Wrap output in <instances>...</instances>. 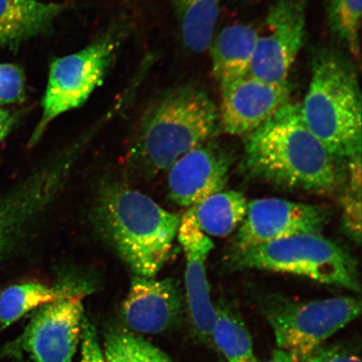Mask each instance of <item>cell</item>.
<instances>
[{"mask_svg": "<svg viewBox=\"0 0 362 362\" xmlns=\"http://www.w3.org/2000/svg\"><path fill=\"white\" fill-rule=\"evenodd\" d=\"M242 168L248 178L320 194L336 192L341 178L338 163L303 120L300 104L292 103L246 136Z\"/></svg>", "mask_w": 362, "mask_h": 362, "instance_id": "cell-1", "label": "cell"}, {"mask_svg": "<svg viewBox=\"0 0 362 362\" xmlns=\"http://www.w3.org/2000/svg\"><path fill=\"white\" fill-rule=\"evenodd\" d=\"M94 228L134 276L155 278L163 268L180 217L151 197L117 182L104 185L92 208Z\"/></svg>", "mask_w": 362, "mask_h": 362, "instance_id": "cell-2", "label": "cell"}, {"mask_svg": "<svg viewBox=\"0 0 362 362\" xmlns=\"http://www.w3.org/2000/svg\"><path fill=\"white\" fill-rule=\"evenodd\" d=\"M219 129L218 107L205 90L183 85L148 104L138 121L129 160L144 177L170 169Z\"/></svg>", "mask_w": 362, "mask_h": 362, "instance_id": "cell-3", "label": "cell"}, {"mask_svg": "<svg viewBox=\"0 0 362 362\" xmlns=\"http://www.w3.org/2000/svg\"><path fill=\"white\" fill-rule=\"evenodd\" d=\"M350 58L333 49L316 53L309 88L300 105L308 129L339 165L361 153V92Z\"/></svg>", "mask_w": 362, "mask_h": 362, "instance_id": "cell-4", "label": "cell"}, {"mask_svg": "<svg viewBox=\"0 0 362 362\" xmlns=\"http://www.w3.org/2000/svg\"><path fill=\"white\" fill-rule=\"evenodd\" d=\"M81 140L47 158L0 196V265L24 247L66 191L83 155Z\"/></svg>", "mask_w": 362, "mask_h": 362, "instance_id": "cell-5", "label": "cell"}, {"mask_svg": "<svg viewBox=\"0 0 362 362\" xmlns=\"http://www.w3.org/2000/svg\"><path fill=\"white\" fill-rule=\"evenodd\" d=\"M235 269L262 270L300 276L359 293L356 264L346 249L320 234L307 233L279 240L232 255Z\"/></svg>", "mask_w": 362, "mask_h": 362, "instance_id": "cell-6", "label": "cell"}, {"mask_svg": "<svg viewBox=\"0 0 362 362\" xmlns=\"http://www.w3.org/2000/svg\"><path fill=\"white\" fill-rule=\"evenodd\" d=\"M262 315L273 330L278 349L300 362L361 315L354 296L298 301L278 293L261 294Z\"/></svg>", "mask_w": 362, "mask_h": 362, "instance_id": "cell-7", "label": "cell"}, {"mask_svg": "<svg viewBox=\"0 0 362 362\" xmlns=\"http://www.w3.org/2000/svg\"><path fill=\"white\" fill-rule=\"evenodd\" d=\"M123 31L113 28L81 51L55 59L49 66L42 101V115L29 146L42 138L58 116L83 106L103 83L123 40Z\"/></svg>", "mask_w": 362, "mask_h": 362, "instance_id": "cell-8", "label": "cell"}, {"mask_svg": "<svg viewBox=\"0 0 362 362\" xmlns=\"http://www.w3.org/2000/svg\"><path fill=\"white\" fill-rule=\"evenodd\" d=\"M83 297L66 298L35 310L11 347L16 362H72L86 318Z\"/></svg>", "mask_w": 362, "mask_h": 362, "instance_id": "cell-9", "label": "cell"}, {"mask_svg": "<svg viewBox=\"0 0 362 362\" xmlns=\"http://www.w3.org/2000/svg\"><path fill=\"white\" fill-rule=\"evenodd\" d=\"M307 0H275L257 29L250 74L271 83L288 81L305 43Z\"/></svg>", "mask_w": 362, "mask_h": 362, "instance_id": "cell-10", "label": "cell"}, {"mask_svg": "<svg viewBox=\"0 0 362 362\" xmlns=\"http://www.w3.org/2000/svg\"><path fill=\"white\" fill-rule=\"evenodd\" d=\"M330 216L328 207L323 206L280 198L256 199L247 203L230 255L296 235L320 234Z\"/></svg>", "mask_w": 362, "mask_h": 362, "instance_id": "cell-11", "label": "cell"}, {"mask_svg": "<svg viewBox=\"0 0 362 362\" xmlns=\"http://www.w3.org/2000/svg\"><path fill=\"white\" fill-rule=\"evenodd\" d=\"M288 81L271 83L250 74L221 86L219 129L234 136H247L291 103Z\"/></svg>", "mask_w": 362, "mask_h": 362, "instance_id": "cell-12", "label": "cell"}, {"mask_svg": "<svg viewBox=\"0 0 362 362\" xmlns=\"http://www.w3.org/2000/svg\"><path fill=\"white\" fill-rule=\"evenodd\" d=\"M177 237L185 257L184 296L192 332L199 342L212 346L216 308L211 300L206 261L214 244L199 228L192 207L180 218Z\"/></svg>", "mask_w": 362, "mask_h": 362, "instance_id": "cell-13", "label": "cell"}, {"mask_svg": "<svg viewBox=\"0 0 362 362\" xmlns=\"http://www.w3.org/2000/svg\"><path fill=\"white\" fill-rule=\"evenodd\" d=\"M185 310L184 292L175 279L134 276L121 314L134 332L158 334L174 329Z\"/></svg>", "mask_w": 362, "mask_h": 362, "instance_id": "cell-14", "label": "cell"}, {"mask_svg": "<svg viewBox=\"0 0 362 362\" xmlns=\"http://www.w3.org/2000/svg\"><path fill=\"white\" fill-rule=\"evenodd\" d=\"M232 163L230 153L214 143H204L185 153L169 169L172 201L191 208L223 192Z\"/></svg>", "mask_w": 362, "mask_h": 362, "instance_id": "cell-15", "label": "cell"}, {"mask_svg": "<svg viewBox=\"0 0 362 362\" xmlns=\"http://www.w3.org/2000/svg\"><path fill=\"white\" fill-rule=\"evenodd\" d=\"M65 8L62 4L38 0H0V45L13 51L27 40L48 33Z\"/></svg>", "mask_w": 362, "mask_h": 362, "instance_id": "cell-16", "label": "cell"}, {"mask_svg": "<svg viewBox=\"0 0 362 362\" xmlns=\"http://www.w3.org/2000/svg\"><path fill=\"white\" fill-rule=\"evenodd\" d=\"M257 29L247 24L224 27L210 45L212 74L221 86L250 74Z\"/></svg>", "mask_w": 362, "mask_h": 362, "instance_id": "cell-17", "label": "cell"}, {"mask_svg": "<svg viewBox=\"0 0 362 362\" xmlns=\"http://www.w3.org/2000/svg\"><path fill=\"white\" fill-rule=\"evenodd\" d=\"M89 289L74 283L54 286L40 283L13 285L0 296V325L6 328L30 311L66 298L87 296Z\"/></svg>", "mask_w": 362, "mask_h": 362, "instance_id": "cell-18", "label": "cell"}, {"mask_svg": "<svg viewBox=\"0 0 362 362\" xmlns=\"http://www.w3.org/2000/svg\"><path fill=\"white\" fill-rule=\"evenodd\" d=\"M223 0H173L181 40L189 52H206L215 36Z\"/></svg>", "mask_w": 362, "mask_h": 362, "instance_id": "cell-19", "label": "cell"}, {"mask_svg": "<svg viewBox=\"0 0 362 362\" xmlns=\"http://www.w3.org/2000/svg\"><path fill=\"white\" fill-rule=\"evenodd\" d=\"M247 203L242 192L223 191L192 208L197 223L204 233L223 238L232 234L241 225Z\"/></svg>", "mask_w": 362, "mask_h": 362, "instance_id": "cell-20", "label": "cell"}, {"mask_svg": "<svg viewBox=\"0 0 362 362\" xmlns=\"http://www.w3.org/2000/svg\"><path fill=\"white\" fill-rule=\"evenodd\" d=\"M212 345L228 362H259L253 351L252 337L239 312L228 301L215 305Z\"/></svg>", "mask_w": 362, "mask_h": 362, "instance_id": "cell-21", "label": "cell"}, {"mask_svg": "<svg viewBox=\"0 0 362 362\" xmlns=\"http://www.w3.org/2000/svg\"><path fill=\"white\" fill-rule=\"evenodd\" d=\"M330 33L354 62L361 60L362 0H324Z\"/></svg>", "mask_w": 362, "mask_h": 362, "instance_id": "cell-22", "label": "cell"}, {"mask_svg": "<svg viewBox=\"0 0 362 362\" xmlns=\"http://www.w3.org/2000/svg\"><path fill=\"white\" fill-rule=\"evenodd\" d=\"M103 353L106 362H175L146 339L120 330L106 334Z\"/></svg>", "mask_w": 362, "mask_h": 362, "instance_id": "cell-23", "label": "cell"}, {"mask_svg": "<svg viewBox=\"0 0 362 362\" xmlns=\"http://www.w3.org/2000/svg\"><path fill=\"white\" fill-rule=\"evenodd\" d=\"M349 187L342 198L344 228L348 234L361 242V153L347 162Z\"/></svg>", "mask_w": 362, "mask_h": 362, "instance_id": "cell-24", "label": "cell"}, {"mask_svg": "<svg viewBox=\"0 0 362 362\" xmlns=\"http://www.w3.org/2000/svg\"><path fill=\"white\" fill-rule=\"evenodd\" d=\"M24 72L15 64H0V105L21 103L25 98Z\"/></svg>", "mask_w": 362, "mask_h": 362, "instance_id": "cell-25", "label": "cell"}, {"mask_svg": "<svg viewBox=\"0 0 362 362\" xmlns=\"http://www.w3.org/2000/svg\"><path fill=\"white\" fill-rule=\"evenodd\" d=\"M300 362H361L355 347L345 343L322 345Z\"/></svg>", "mask_w": 362, "mask_h": 362, "instance_id": "cell-26", "label": "cell"}, {"mask_svg": "<svg viewBox=\"0 0 362 362\" xmlns=\"http://www.w3.org/2000/svg\"><path fill=\"white\" fill-rule=\"evenodd\" d=\"M81 362H106L99 346L96 329L86 317L81 333Z\"/></svg>", "mask_w": 362, "mask_h": 362, "instance_id": "cell-27", "label": "cell"}, {"mask_svg": "<svg viewBox=\"0 0 362 362\" xmlns=\"http://www.w3.org/2000/svg\"><path fill=\"white\" fill-rule=\"evenodd\" d=\"M13 124H15V117L11 113L0 108V142L11 132Z\"/></svg>", "mask_w": 362, "mask_h": 362, "instance_id": "cell-28", "label": "cell"}, {"mask_svg": "<svg viewBox=\"0 0 362 362\" xmlns=\"http://www.w3.org/2000/svg\"><path fill=\"white\" fill-rule=\"evenodd\" d=\"M268 362H296L288 352L280 349H276L272 353Z\"/></svg>", "mask_w": 362, "mask_h": 362, "instance_id": "cell-29", "label": "cell"}, {"mask_svg": "<svg viewBox=\"0 0 362 362\" xmlns=\"http://www.w3.org/2000/svg\"><path fill=\"white\" fill-rule=\"evenodd\" d=\"M240 1H243V0H240Z\"/></svg>", "mask_w": 362, "mask_h": 362, "instance_id": "cell-30", "label": "cell"}]
</instances>
